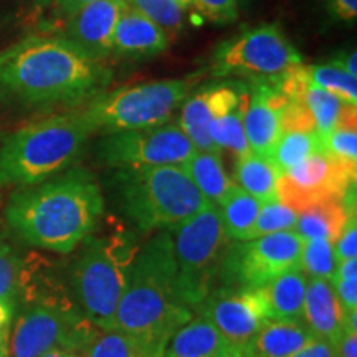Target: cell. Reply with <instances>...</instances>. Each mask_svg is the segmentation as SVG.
<instances>
[{"mask_svg": "<svg viewBox=\"0 0 357 357\" xmlns=\"http://www.w3.org/2000/svg\"><path fill=\"white\" fill-rule=\"evenodd\" d=\"M111 70L60 37L29 35L0 50V100L13 105H83L108 86Z\"/></svg>", "mask_w": 357, "mask_h": 357, "instance_id": "6da1fadb", "label": "cell"}, {"mask_svg": "<svg viewBox=\"0 0 357 357\" xmlns=\"http://www.w3.org/2000/svg\"><path fill=\"white\" fill-rule=\"evenodd\" d=\"M102 211L100 185L88 172L77 169L13 192L6 217L29 245L70 253L91 235Z\"/></svg>", "mask_w": 357, "mask_h": 357, "instance_id": "7a4b0ae2", "label": "cell"}, {"mask_svg": "<svg viewBox=\"0 0 357 357\" xmlns=\"http://www.w3.org/2000/svg\"><path fill=\"white\" fill-rule=\"evenodd\" d=\"M190 319L178 291L172 235L160 231L137 252L114 328L139 337L162 357L172 334Z\"/></svg>", "mask_w": 357, "mask_h": 357, "instance_id": "3957f363", "label": "cell"}, {"mask_svg": "<svg viewBox=\"0 0 357 357\" xmlns=\"http://www.w3.org/2000/svg\"><path fill=\"white\" fill-rule=\"evenodd\" d=\"M95 132L96 128L82 109L20 128L0 147V187H26L47 181L68 167Z\"/></svg>", "mask_w": 357, "mask_h": 357, "instance_id": "277c9868", "label": "cell"}, {"mask_svg": "<svg viewBox=\"0 0 357 357\" xmlns=\"http://www.w3.org/2000/svg\"><path fill=\"white\" fill-rule=\"evenodd\" d=\"M114 181L123 212L141 231L174 230L211 204L182 166L126 169Z\"/></svg>", "mask_w": 357, "mask_h": 357, "instance_id": "5b68a950", "label": "cell"}, {"mask_svg": "<svg viewBox=\"0 0 357 357\" xmlns=\"http://www.w3.org/2000/svg\"><path fill=\"white\" fill-rule=\"evenodd\" d=\"M89 238V236H88ZM137 247L128 234L89 238L73 273L75 293L95 328L114 329L116 311L136 260Z\"/></svg>", "mask_w": 357, "mask_h": 357, "instance_id": "8992f818", "label": "cell"}, {"mask_svg": "<svg viewBox=\"0 0 357 357\" xmlns=\"http://www.w3.org/2000/svg\"><path fill=\"white\" fill-rule=\"evenodd\" d=\"M202 79V73L114 89L84 102L83 114L96 131L119 132L166 124Z\"/></svg>", "mask_w": 357, "mask_h": 357, "instance_id": "52a82bcc", "label": "cell"}, {"mask_svg": "<svg viewBox=\"0 0 357 357\" xmlns=\"http://www.w3.org/2000/svg\"><path fill=\"white\" fill-rule=\"evenodd\" d=\"M172 243L178 291L185 306L194 311L215 291L231 248L217 205L207 204L174 229Z\"/></svg>", "mask_w": 357, "mask_h": 357, "instance_id": "ba28073f", "label": "cell"}, {"mask_svg": "<svg viewBox=\"0 0 357 357\" xmlns=\"http://www.w3.org/2000/svg\"><path fill=\"white\" fill-rule=\"evenodd\" d=\"M96 331L65 294H35L17 319L10 357H42L53 349L83 352Z\"/></svg>", "mask_w": 357, "mask_h": 357, "instance_id": "9c48e42d", "label": "cell"}, {"mask_svg": "<svg viewBox=\"0 0 357 357\" xmlns=\"http://www.w3.org/2000/svg\"><path fill=\"white\" fill-rule=\"evenodd\" d=\"M303 65L301 53L294 48L276 24L245 30L222 43L213 55V78L240 82H278L288 71Z\"/></svg>", "mask_w": 357, "mask_h": 357, "instance_id": "30bf717a", "label": "cell"}, {"mask_svg": "<svg viewBox=\"0 0 357 357\" xmlns=\"http://www.w3.org/2000/svg\"><path fill=\"white\" fill-rule=\"evenodd\" d=\"M195 147L178 124L109 132L98 144V160L116 171L184 166Z\"/></svg>", "mask_w": 357, "mask_h": 357, "instance_id": "8fae6325", "label": "cell"}, {"mask_svg": "<svg viewBox=\"0 0 357 357\" xmlns=\"http://www.w3.org/2000/svg\"><path fill=\"white\" fill-rule=\"evenodd\" d=\"M301 248L303 238L294 230L231 245L222 281L236 289L265 288L280 275L300 268Z\"/></svg>", "mask_w": 357, "mask_h": 357, "instance_id": "7c38bea8", "label": "cell"}, {"mask_svg": "<svg viewBox=\"0 0 357 357\" xmlns=\"http://www.w3.org/2000/svg\"><path fill=\"white\" fill-rule=\"evenodd\" d=\"M356 185V172L324 151L311 154L300 164L280 174L276 192L281 204L301 212L326 200H342Z\"/></svg>", "mask_w": 357, "mask_h": 357, "instance_id": "4fadbf2b", "label": "cell"}, {"mask_svg": "<svg viewBox=\"0 0 357 357\" xmlns=\"http://www.w3.org/2000/svg\"><path fill=\"white\" fill-rule=\"evenodd\" d=\"M197 311L240 349L268 321H273L265 288L215 289Z\"/></svg>", "mask_w": 357, "mask_h": 357, "instance_id": "5bb4252c", "label": "cell"}, {"mask_svg": "<svg viewBox=\"0 0 357 357\" xmlns=\"http://www.w3.org/2000/svg\"><path fill=\"white\" fill-rule=\"evenodd\" d=\"M288 98L276 82L248 83V101L243 113V129L252 153L271 158L281 134V118Z\"/></svg>", "mask_w": 357, "mask_h": 357, "instance_id": "9a60e30c", "label": "cell"}, {"mask_svg": "<svg viewBox=\"0 0 357 357\" xmlns=\"http://www.w3.org/2000/svg\"><path fill=\"white\" fill-rule=\"evenodd\" d=\"M124 0H93L68 17L63 37L77 45L91 60L102 63L113 55V35Z\"/></svg>", "mask_w": 357, "mask_h": 357, "instance_id": "2e32d148", "label": "cell"}, {"mask_svg": "<svg viewBox=\"0 0 357 357\" xmlns=\"http://www.w3.org/2000/svg\"><path fill=\"white\" fill-rule=\"evenodd\" d=\"M171 37L153 20L126 3L113 35V55L124 60H144L164 53Z\"/></svg>", "mask_w": 357, "mask_h": 357, "instance_id": "e0dca14e", "label": "cell"}, {"mask_svg": "<svg viewBox=\"0 0 357 357\" xmlns=\"http://www.w3.org/2000/svg\"><path fill=\"white\" fill-rule=\"evenodd\" d=\"M303 318L316 337L324 339L333 346L336 344L344 329L346 312L331 281L319 278L307 280Z\"/></svg>", "mask_w": 357, "mask_h": 357, "instance_id": "ac0fdd59", "label": "cell"}, {"mask_svg": "<svg viewBox=\"0 0 357 357\" xmlns=\"http://www.w3.org/2000/svg\"><path fill=\"white\" fill-rule=\"evenodd\" d=\"M240 352L211 321L199 316L172 334L162 357H231Z\"/></svg>", "mask_w": 357, "mask_h": 357, "instance_id": "d6986e66", "label": "cell"}, {"mask_svg": "<svg viewBox=\"0 0 357 357\" xmlns=\"http://www.w3.org/2000/svg\"><path fill=\"white\" fill-rule=\"evenodd\" d=\"M314 339L303 319H273L250 337L242 351L245 357H288Z\"/></svg>", "mask_w": 357, "mask_h": 357, "instance_id": "ffe728a7", "label": "cell"}, {"mask_svg": "<svg viewBox=\"0 0 357 357\" xmlns=\"http://www.w3.org/2000/svg\"><path fill=\"white\" fill-rule=\"evenodd\" d=\"M212 83L190 93L181 106L178 126L197 151L220 155V149L211 137V123L213 119Z\"/></svg>", "mask_w": 357, "mask_h": 357, "instance_id": "44dd1931", "label": "cell"}, {"mask_svg": "<svg viewBox=\"0 0 357 357\" xmlns=\"http://www.w3.org/2000/svg\"><path fill=\"white\" fill-rule=\"evenodd\" d=\"M300 100L310 111L319 137L328 136L336 128H356V108L339 100L326 89L307 83Z\"/></svg>", "mask_w": 357, "mask_h": 357, "instance_id": "7402d4cb", "label": "cell"}, {"mask_svg": "<svg viewBox=\"0 0 357 357\" xmlns=\"http://www.w3.org/2000/svg\"><path fill=\"white\" fill-rule=\"evenodd\" d=\"M354 211L346 208L342 200H326L298 212L296 231L301 238H324L334 243Z\"/></svg>", "mask_w": 357, "mask_h": 357, "instance_id": "603a6c76", "label": "cell"}, {"mask_svg": "<svg viewBox=\"0 0 357 357\" xmlns=\"http://www.w3.org/2000/svg\"><path fill=\"white\" fill-rule=\"evenodd\" d=\"M195 187L212 204L218 205L229 192L236 185L223 167L218 154L195 151V154L182 166Z\"/></svg>", "mask_w": 357, "mask_h": 357, "instance_id": "cb8c5ba5", "label": "cell"}, {"mask_svg": "<svg viewBox=\"0 0 357 357\" xmlns=\"http://www.w3.org/2000/svg\"><path fill=\"white\" fill-rule=\"evenodd\" d=\"M220 220L227 236L235 242H250L261 202L235 185L220 204Z\"/></svg>", "mask_w": 357, "mask_h": 357, "instance_id": "d4e9b609", "label": "cell"}, {"mask_svg": "<svg viewBox=\"0 0 357 357\" xmlns=\"http://www.w3.org/2000/svg\"><path fill=\"white\" fill-rule=\"evenodd\" d=\"M278 177L280 172L271 159L263 158L260 154L250 153L236 159L234 182L260 202L278 200V192H276Z\"/></svg>", "mask_w": 357, "mask_h": 357, "instance_id": "484cf974", "label": "cell"}, {"mask_svg": "<svg viewBox=\"0 0 357 357\" xmlns=\"http://www.w3.org/2000/svg\"><path fill=\"white\" fill-rule=\"evenodd\" d=\"M307 276L298 270L287 271L265 287L273 319H301Z\"/></svg>", "mask_w": 357, "mask_h": 357, "instance_id": "4316f807", "label": "cell"}, {"mask_svg": "<svg viewBox=\"0 0 357 357\" xmlns=\"http://www.w3.org/2000/svg\"><path fill=\"white\" fill-rule=\"evenodd\" d=\"M84 357H160L147 347L139 337L121 329L96 331L83 351Z\"/></svg>", "mask_w": 357, "mask_h": 357, "instance_id": "83f0119b", "label": "cell"}, {"mask_svg": "<svg viewBox=\"0 0 357 357\" xmlns=\"http://www.w3.org/2000/svg\"><path fill=\"white\" fill-rule=\"evenodd\" d=\"M247 101L248 91L235 108L229 109L227 113H223L220 116H215L211 123L212 141L215 142V146L220 151L229 149L230 153H234L236 155V159L252 153L243 129V113Z\"/></svg>", "mask_w": 357, "mask_h": 357, "instance_id": "f1b7e54d", "label": "cell"}, {"mask_svg": "<svg viewBox=\"0 0 357 357\" xmlns=\"http://www.w3.org/2000/svg\"><path fill=\"white\" fill-rule=\"evenodd\" d=\"M319 151H323V146L318 132L291 129V131H281L270 159L278 172L283 174Z\"/></svg>", "mask_w": 357, "mask_h": 357, "instance_id": "f546056e", "label": "cell"}, {"mask_svg": "<svg viewBox=\"0 0 357 357\" xmlns=\"http://www.w3.org/2000/svg\"><path fill=\"white\" fill-rule=\"evenodd\" d=\"M310 83L326 89L347 105L357 106V78L334 63L306 66Z\"/></svg>", "mask_w": 357, "mask_h": 357, "instance_id": "4dcf8cb0", "label": "cell"}, {"mask_svg": "<svg viewBox=\"0 0 357 357\" xmlns=\"http://www.w3.org/2000/svg\"><path fill=\"white\" fill-rule=\"evenodd\" d=\"M337 263L334 260L333 243L324 238H303L300 270L306 276L333 281Z\"/></svg>", "mask_w": 357, "mask_h": 357, "instance_id": "1f68e13d", "label": "cell"}, {"mask_svg": "<svg viewBox=\"0 0 357 357\" xmlns=\"http://www.w3.org/2000/svg\"><path fill=\"white\" fill-rule=\"evenodd\" d=\"M128 3L159 25L169 37L181 32L184 26V8L176 0H129Z\"/></svg>", "mask_w": 357, "mask_h": 357, "instance_id": "d6a6232c", "label": "cell"}, {"mask_svg": "<svg viewBox=\"0 0 357 357\" xmlns=\"http://www.w3.org/2000/svg\"><path fill=\"white\" fill-rule=\"evenodd\" d=\"M298 212L289 208L288 205L281 204L280 200L271 202H261L260 212H258L255 227H253L252 240L260 236L278 234V231H288L296 229Z\"/></svg>", "mask_w": 357, "mask_h": 357, "instance_id": "836d02e7", "label": "cell"}, {"mask_svg": "<svg viewBox=\"0 0 357 357\" xmlns=\"http://www.w3.org/2000/svg\"><path fill=\"white\" fill-rule=\"evenodd\" d=\"M24 271L10 245L0 238V300L15 307L17 298L22 294Z\"/></svg>", "mask_w": 357, "mask_h": 357, "instance_id": "e575fe53", "label": "cell"}, {"mask_svg": "<svg viewBox=\"0 0 357 357\" xmlns=\"http://www.w3.org/2000/svg\"><path fill=\"white\" fill-rule=\"evenodd\" d=\"M321 146L324 153H328L337 162L357 171V131L356 128H336L328 136L321 137Z\"/></svg>", "mask_w": 357, "mask_h": 357, "instance_id": "d590c367", "label": "cell"}, {"mask_svg": "<svg viewBox=\"0 0 357 357\" xmlns=\"http://www.w3.org/2000/svg\"><path fill=\"white\" fill-rule=\"evenodd\" d=\"M200 15L213 24L223 25L238 17V0H190Z\"/></svg>", "mask_w": 357, "mask_h": 357, "instance_id": "8d00e7d4", "label": "cell"}, {"mask_svg": "<svg viewBox=\"0 0 357 357\" xmlns=\"http://www.w3.org/2000/svg\"><path fill=\"white\" fill-rule=\"evenodd\" d=\"M334 260L336 263L349 260V258H357V222L356 212L351 213L347 218L346 227L342 229L341 235L337 236L336 242L333 243Z\"/></svg>", "mask_w": 357, "mask_h": 357, "instance_id": "74e56055", "label": "cell"}, {"mask_svg": "<svg viewBox=\"0 0 357 357\" xmlns=\"http://www.w3.org/2000/svg\"><path fill=\"white\" fill-rule=\"evenodd\" d=\"M326 13L339 24H354L357 19V0H326Z\"/></svg>", "mask_w": 357, "mask_h": 357, "instance_id": "f35d334b", "label": "cell"}, {"mask_svg": "<svg viewBox=\"0 0 357 357\" xmlns=\"http://www.w3.org/2000/svg\"><path fill=\"white\" fill-rule=\"evenodd\" d=\"M334 291L341 301L344 312L357 310V276L354 278H337L334 276L331 281Z\"/></svg>", "mask_w": 357, "mask_h": 357, "instance_id": "ab89813d", "label": "cell"}, {"mask_svg": "<svg viewBox=\"0 0 357 357\" xmlns=\"http://www.w3.org/2000/svg\"><path fill=\"white\" fill-rule=\"evenodd\" d=\"M333 347L336 357H357V331L344 328Z\"/></svg>", "mask_w": 357, "mask_h": 357, "instance_id": "60d3db41", "label": "cell"}, {"mask_svg": "<svg viewBox=\"0 0 357 357\" xmlns=\"http://www.w3.org/2000/svg\"><path fill=\"white\" fill-rule=\"evenodd\" d=\"M288 357H336V354H334V347L331 342L316 337L314 341H311L303 349Z\"/></svg>", "mask_w": 357, "mask_h": 357, "instance_id": "b9f144b4", "label": "cell"}, {"mask_svg": "<svg viewBox=\"0 0 357 357\" xmlns=\"http://www.w3.org/2000/svg\"><path fill=\"white\" fill-rule=\"evenodd\" d=\"M331 63L344 70L346 73L351 75V77L357 78V53H356V50L344 53V55L336 58V60L331 61Z\"/></svg>", "mask_w": 357, "mask_h": 357, "instance_id": "7bdbcfd3", "label": "cell"}, {"mask_svg": "<svg viewBox=\"0 0 357 357\" xmlns=\"http://www.w3.org/2000/svg\"><path fill=\"white\" fill-rule=\"evenodd\" d=\"M53 2L56 3L58 8H60V12L63 13V15L70 17V15H73L75 12H78L82 7L91 3L93 0H53Z\"/></svg>", "mask_w": 357, "mask_h": 357, "instance_id": "ee69618b", "label": "cell"}, {"mask_svg": "<svg viewBox=\"0 0 357 357\" xmlns=\"http://www.w3.org/2000/svg\"><path fill=\"white\" fill-rule=\"evenodd\" d=\"M12 316H13V306L10 303L0 300V331L8 328Z\"/></svg>", "mask_w": 357, "mask_h": 357, "instance_id": "f6af8a7d", "label": "cell"}, {"mask_svg": "<svg viewBox=\"0 0 357 357\" xmlns=\"http://www.w3.org/2000/svg\"><path fill=\"white\" fill-rule=\"evenodd\" d=\"M42 357H82L78 356L77 352H70V351H63V349H53L47 354H43Z\"/></svg>", "mask_w": 357, "mask_h": 357, "instance_id": "bcb514c9", "label": "cell"}, {"mask_svg": "<svg viewBox=\"0 0 357 357\" xmlns=\"http://www.w3.org/2000/svg\"><path fill=\"white\" fill-rule=\"evenodd\" d=\"M2 352H8V347H7V329H2L0 331V354Z\"/></svg>", "mask_w": 357, "mask_h": 357, "instance_id": "7dc6e473", "label": "cell"}, {"mask_svg": "<svg viewBox=\"0 0 357 357\" xmlns=\"http://www.w3.org/2000/svg\"><path fill=\"white\" fill-rule=\"evenodd\" d=\"M32 3L38 8H47L53 3V0H32Z\"/></svg>", "mask_w": 357, "mask_h": 357, "instance_id": "c3c4849f", "label": "cell"}, {"mask_svg": "<svg viewBox=\"0 0 357 357\" xmlns=\"http://www.w3.org/2000/svg\"><path fill=\"white\" fill-rule=\"evenodd\" d=\"M176 2H177L178 6H181L182 8H185V7L189 6V3H190V0H176Z\"/></svg>", "mask_w": 357, "mask_h": 357, "instance_id": "681fc988", "label": "cell"}, {"mask_svg": "<svg viewBox=\"0 0 357 357\" xmlns=\"http://www.w3.org/2000/svg\"><path fill=\"white\" fill-rule=\"evenodd\" d=\"M231 357H245V354H243V351L240 352V354H236V356H231Z\"/></svg>", "mask_w": 357, "mask_h": 357, "instance_id": "f907efd6", "label": "cell"}, {"mask_svg": "<svg viewBox=\"0 0 357 357\" xmlns=\"http://www.w3.org/2000/svg\"><path fill=\"white\" fill-rule=\"evenodd\" d=\"M7 354H8V352H2V354H0V357H7Z\"/></svg>", "mask_w": 357, "mask_h": 357, "instance_id": "816d5d0a", "label": "cell"}, {"mask_svg": "<svg viewBox=\"0 0 357 357\" xmlns=\"http://www.w3.org/2000/svg\"><path fill=\"white\" fill-rule=\"evenodd\" d=\"M124 2H129V0H124Z\"/></svg>", "mask_w": 357, "mask_h": 357, "instance_id": "f5cc1de1", "label": "cell"}]
</instances>
